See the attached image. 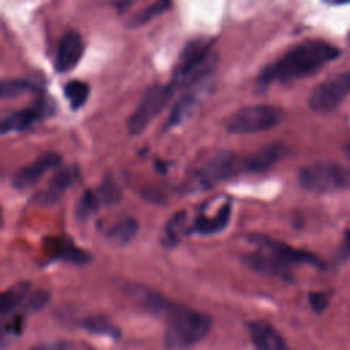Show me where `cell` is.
I'll list each match as a JSON object with an SVG mask.
<instances>
[{
  "label": "cell",
  "instance_id": "cell-1",
  "mask_svg": "<svg viewBox=\"0 0 350 350\" xmlns=\"http://www.w3.org/2000/svg\"><path fill=\"white\" fill-rule=\"evenodd\" d=\"M339 56L338 48L320 40H308L286 52L280 59L261 70L257 85L267 88L272 82H288L304 78L320 70Z\"/></svg>",
  "mask_w": 350,
  "mask_h": 350
},
{
  "label": "cell",
  "instance_id": "cell-2",
  "mask_svg": "<svg viewBox=\"0 0 350 350\" xmlns=\"http://www.w3.org/2000/svg\"><path fill=\"white\" fill-rule=\"evenodd\" d=\"M216 64L217 55L213 51V40L194 38L182 49L170 83L176 90L187 89L209 78Z\"/></svg>",
  "mask_w": 350,
  "mask_h": 350
},
{
  "label": "cell",
  "instance_id": "cell-3",
  "mask_svg": "<svg viewBox=\"0 0 350 350\" xmlns=\"http://www.w3.org/2000/svg\"><path fill=\"white\" fill-rule=\"evenodd\" d=\"M165 346L171 349H180L190 347L201 342L211 329L212 319L205 313L176 304L165 319Z\"/></svg>",
  "mask_w": 350,
  "mask_h": 350
},
{
  "label": "cell",
  "instance_id": "cell-4",
  "mask_svg": "<svg viewBox=\"0 0 350 350\" xmlns=\"http://www.w3.org/2000/svg\"><path fill=\"white\" fill-rule=\"evenodd\" d=\"M239 172H243L242 159L230 150H220L191 175L183 186V191L191 194L208 190Z\"/></svg>",
  "mask_w": 350,
  "mask_h": 350
},
{
  "label": "cell",
  "instance_id": "cell-5",
  "mask_svg": "<svg viewBox=\"0 0 350 350\" xmlns=\"http://www.w3.org/2000/svg\"><path fill=\"white\" fill-rule=\"evenodd\" d=\"M284 118L282 108L271 104L242 107L230 115L226 129L231 134H252L278 126Z\"/></svg>",
  "mask_w": 350,
  "mask_h": 350
},
{
  "label": "cell",
  "instance_id": "cell-6",
  "mask_svg": "<svg viewBox=\"0 0 350 350\" xmlns=\"http://www.w3.org/2000/svg\"><path fill=\"white\" fill-rule=\"evenodd\" d=\"M298 180L309 191L327 193L340 190L350 187V170L332 161H316L299 171Z\"/></svg>",
  "mask_w": 350,
  "mask_h": 350
},
{
  "label": "cell",
  "instance_id": "cell-7",
  "mask_svg": "<svg viewBox=\"0 0 350 350\" xmlns=\"http://www.w3.org/2000/svg\"><path fill=\"white\" fill-rule=\"evenodd\" d=\"M176 89L171 85H153L145 90L135 111L127 120V131L131 135H138L145 131L150 122L164 109Z\"/></svg>",
  "mask_w": 350,
  "mask_h": 350
},
{
  "label": "cell",
  "instance_id": "cell-8",
  "mask_svg": "<svg viewBox=\"0 0 350 350\" xmlns=\"http://www.w3.org/2000/svg\"><path fill=\"white\" fill-rule=\"evenodd\" d=\"M350 93V72H338L320 82L309 94V108L319 113L335 111Z\"/></svg>",
  "mask_w": 350,
  "mask_h": 350
},
{
  "label": "cell",
  "instance_id": "cell-9",
  "mask_svg": "<svg viewBox=\"0 0 350 350\" xmlns=\"http://www.w3.org/2000/svg\"><path fill=\"white\" fill-rule=\"evenodd\" d=\"M209 78L185 89V93L174 104L172 111L170 112V115L167 118V122L164 126L165 130H170V129H174V127L182 124L208 98L209 92L212 89V83L209 82Z\"/></svg>",
  "mask_w": 350,
  "mask_h": 350
},
{
  "label": "cell",
  "instance_id": "cell-10",
  "mask_svg": "<svg viewBox=\"0 0 350 350\" xmlns=\"http://www.w3.org/2000/svg\"><path fill=\"white\" fill-rule=\"evenodd\" d=\"M249 242L256 245L257 249H261L269 254H272L275 258H278L280 262L286 265H293V264H310V265H320V260L304 250L295 249L284 242L272 239L267 235L261 234H252L247 237Z\"/></svg>",
  "mask_w": 350,
  "mask_h": 350
},
{
  "label": "cell",
  "instance_id": "cell-11",
  "mask_svg": "<svg viewBox=\"0 0 350 350\" xmlns=\"http://www.w3.org/2000/svg\"><path fill=\"white\" fill-rule=\"evenodd\" d=\"M62 156L56 152H45L27 165L19 168L11 178V183L18 190H26L34 186L41 176L52 168L59 167Z\"/></svg>",
  "mask_w": 350,
  "mask_h": 350
},
{
  "label": "cell",
  "instance_id": "cell-12",
  "mask_svg": "<svg viewBox=\"0 0 350 350\" xmlns=\"http://www.w3.org/2000/svg\"><path fill=\"white\" fill-rule=\"evenodd\" d=\"M79 178V168L77 164H67L60 167L51 178L48 189L34 196V202L40 206H49L57 202L62 194Z\"/></svg>",
  "mask_w": 350,
  "mask_h": 350
},
{
  "label": "cell",
  "instance_id": "cell-13",
  "mask_svg": "<svg viewBox=\"0 0 350 350\" xmlns=\"http://www.w3.org/2000/svg\"><path fill=\"white\" fill-rule=\"evenodd\" d=\"M126 291L148 313H150L156 317L164 319V320L167 319V316L172 312V309L176 305V302H172V301L167 299L164 295L156 293L154 290L148 288L141 284L129 283L126 286Z\"/></svg>",
  "mask_w": 350,
  "mask_h": 350
},
{
  "label": "cell",
  "instance_id": "cell-14",
  "mask_svg": "<svg viewBox=\"0 0 350 350\" xmlns=\"http://www.w3.org/2000/svg\"><path fill=\"white\" fill-rule=\"evenodd\" d=\"M51 112V107L45 101H37L30 107H26L19 111L10 112L1 119V134H8L12 131H23L41 119L46 118Z\"/></svg>",
  "mask_w": 350,
  "mask_h": 350
},
{
  "label": "cell",
  "instance_id": "cell-15",
  "mask_svg": "<svg viewBox=\"0 0 350 350\" xmlns=\"http://www.w3.org/2000/svg\"><path fill=\"white\" fill-rule=\"evenodd\" d=\"M83 55V42L77 31H67L60 38L56 55H55V70L57 72L71 71L81 60Z\"/></svg>",
  "mask_w": 350,
  "mask_h": 350
},
{
  "label": "cell",
  "instance_id": "cell-16",
  "mask_svg": "<svg viewBox=\"0 0 350 350\" xmlns=\"http://www.w3.org/2000/svg\"><path fill=\"white\" fill-rule=\"evenodd\" d=\"M231 216V201L226 200L213 215H208L204 208H201L198 216L194 219L193 224L186 230V234L198 235H213L223 231Z\"/></svg>",
  "mask_w": 350,
  "mask_h": 350
},
{
  "label": "cell",
  "instance_id": "cell-17",
  "mask_svg": "<svg viewBox=\"0 0 350 350\" xmlns=\"http://www.w3.org/2000/svg\"><path fill=\"white\" fill-rule=\"evenodd\" d=\"M286 153V148L279 142L268 144L252 154L242 157L243 172L260 174L273 167Z\"/></svg>",
  "mask_w": 350,
  "mask_h": 350
},
{
  "label": "cell",
  "instance_id": "cell-18",
  "mask_svg": "<svg viewBox=\"0 0 350 350\" xmlns=\"http://www.w3.org/2000/svg\"><path fill=\"white\" fill-rule=\"evenodd\" d=\"M241 260L246 267H249L250 269H253L256 272L276 276L283 280H291L288 265L280 262L272 254H269L261 249H257L254 253L242 256Z\"/></svg>",
  "mask_w": 350,
  "mask_h": 350
},
{
  "label": "cell",
  "instance_id": "cell-19",
  "mask_svg": "<svg viewBox=\"0 0 350 350\" xmlns=\"http://www.w3.org/2000/svg\"><path fill=\"white\" fill-rule=\"evenodd\" d=\"M246 329L253 345L261 350H283L287 347L283 338L273 327L264 321H249Z\"/></svg>",
  "mask_w": 350,
  "mask_h": 350
},
{
  "label": "cell",
  "instance_id": "cell-20",
  "mask_svg": "<svg viewBox=\"0 0 350 350\" xmlns=\"http://www.w3.org/2000/svg\"><path fill=\"white\" fill-rule=\"evenodd\" d=\"M51 260L55 261H64L70 264H86L90 261V254L86 250L79 249L75 246L70 239L64 238H55L49 242V246L46 249Z\"/></svg>",
  "mask_w": 350,
  "mask_h": 350
},
{
  "label": "cell",
  "instance_id": "cell-21",
  "mask_svg": "<svg viewBox=\"0 0 350 350\" xmlns=\"http://www.w3.org/2000/svg\"><path fill=\"white\" fill-rule=\"evenodd\" d=\"M137 231H138L137 220L134 217H123L115 221L107 230V239L116 246H124L134 238Z\"/></svg>",
  "mask_w": 350,
  "mask_h": 350
},
{
  "label": "cell",
  "instance_id": "cell-22",
  "mask_svg": "<svg viewBox=\"0 0 350 350\" xmlns=\"http://www.w3.org/2000/svg\"><path fill=\"white\" fill-rule=\"evenodd\" d=\"M29 288H30V283L19 282V283L11 286L10 288H7L1 294L0 314L3 319H5L11 312H14L22 304V301L27 297Z\"/></svg>",
  "mask_w": 350,
  "mask_h": 350
},
{
  "label": "cell",
  "instance_id": "cell-23",
  "mask_svg": "<svg viewBox=\"0 0 350 350\" xmlns=\"http://www.w3.org/2000/svg\"><path fill=\"white\" fill-rule=\"evenodd\" d=\"M63 93L66 96V98L68 100L70 107L77 111L81 107L85 105V103L88 101L89 93H90V88L86 82L79 81V79H71L68 81L64 88H63Z\"/></svg>",
  "mask_w": 350,
  "mask_h": 350
},
{
  "label": "cell",
  "instance_id": "cell-24",
  "mask_svg": "<svg viewBox=\"0 0 350 350\" xmlns=\"http://www.w3.org/2000/svg\"><path fill=\"white\" fill-rule=\"evenodd\" d=\"M83 329H86L90 334L94 335H103V336H109L113 339H118L120 336L119 328L111 323L105 316H90L86 317L82 321Z\"/></svg>",
  "mask_w": 350,
  "mask_h": 350
},
{
  "label": "cell",
  "instance_id": "cell-25",
  "mask_svg": "<svg viewBox=\"0 0 350 350\" xmlns=\"http://www.w3.org/2000/svg\"><path fill=\"white\" fill-rule=\"evenodd\" d=\"M186 220V213L183 211H179L171 216V219L167 221L164 227V237H163V243L165 246H175L179 242L180 234H186L185 226Z\"/></svg>",
  "mask_w": 350,
  "mask_h": 350
},
{
  "label": "cell",
  "instance_id": "cell-26",
  "mask_svg": "<svg viewBox=\"0 0 350 350\" xmlns=\"http://www.w3.org/2000/svg\"><path fill=\"white\" fill-rule=\"evenodd\" d=\"M40 89L26 79H4L1 82V97L11 98L26 93H36Z\"/></svg>",
  "mask_w": 350,
  "mask_h": 350
},
{
  "label": "cell",
  "instance_id": "cell-27",
  "mask_svg": "<svg viewBox=\"0 0 350 350\" xmlns=\"http://www.w3.org/2000/svg\"><path fill=\"white\" fill-rule=\"evenodd\" d=\"M93 190H94V194H96L101 206L116 204L120 200V196H122V190H120L119 183H116L112 178H108L98 187H96Z\"/></svg>",
  "mask_w": 350,
  "mask_h": 350
},
{
  "label": "cell",
  "instance_id": "cell-28",
  "mask_svg": "<svg viewBox=\"0 0 350 350\" xmlns=\"http://www.w3.org/2000/svg\"><path fill=\"white\" fill-rule=\"evenodd\" d=\"M171 5V0H156L154 3H152L148 8H145L144 11H141L135 19L134 23L135 25H142L146 23L148 21H150L152 18L160 15L161 12H164L167 8H170Z\"/></svg>",
  "mask_w": 350,
  "mask_h": 350
},
{
  "label": "cell",
  "instance_id": "cell-29",
  "mask_svg": "<svg viewBox=\"0 0 350 350\" xmlns=\"http://www.w3.org/2000/svg\"><path fill=\"white\" fill-rule=\"evenodd\" d=\"M49 299V295L46 291H42V290H37L34 291L31 295H27L26 298V304H25V308L30 312H36V310H40L41 308H44L46 305Z\"/></svg>",
  "mask_w": 350,
  "mask_h": 350
},
{
  "label": "cell",
  "instance_id": "cell-30",
  "mask_svg": "<svg viewBox=\"0 0 350 350\" xmlns=\"http://www.w3.org/2000/svg\"><path fill=\"white\" fill-rule=\"evenodd\" d=\"M329 302V297L323 293V291H317V293H310L309 294V304L310 308L316 312V313H321L325 310L327 305Z\"/></svg>",
  "mask_w": 350,
  "mask_h": 350
},
{
  "label": "cell",
  "instance_id": "cell-31",
  "mask_svg": "<svg viewBox=\"0 0 350 350\" xmlns=\"http://www.w3.org/2000/svg\"><path fill=\"white\" fill-rule=\"evenodd\" d=\"M340 253L345 257L350 254V231H346V234H345V242H343V246L340 249Z\"/></svg>",
  "mask_w": 350,
  "mask_h": 350
},
{
  "label": "cell",
  "instance_id": "cell-32",
  "mask_svg": "<svg viewBox=\"0 0 350 350\" xmlns=\"http://www.w3.org/2000/svg\"><path fill=\"white\" fill-rule=\"evenodd\" d=\"M345 152H346V156H347V159L350 160V144H347V145H346V148H345Z\"/></svg>",
  "mask_w": 350,
  "mask_h": 350
}]
</instances>
